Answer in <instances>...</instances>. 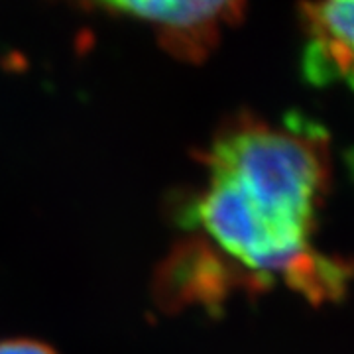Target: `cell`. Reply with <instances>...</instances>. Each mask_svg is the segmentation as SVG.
<instances>
[{"instance_id":"obj_1","label":"cell","mask_w":354,"mask_h":354,"mask_svg":"<svg viewBox=\"0 0 354 354\" xmlns=\"http://www.w3.org/2000/svg\"><path fill=\"white\" fill-rule=\"evenodd\" d=\"M199 221L223 250L256 272L313 279L311 232L327 164L304 132L242 122L218 136Z\"/></svg>"},{"instance_id":"obj_2","label":"cell","mask_w":354,"mask_h":354,"mask_svg":"<svg viewBox=\"0 0 354 354\" xmlns=\"http://www.w3.org/2000/svg\"><path fill=\"white\" fill-rule=\"evenodd\" d=\"M106 12L146 24L183 59H201L228 26L239 24L246 0H88Z\"/></svg>"},{"instance_id":"obj_3","label":"cell","mask_w":354,"mask_h":354,"mask_svg":"<svg viewBox=\"0 0 354 354\" xmlns=\"http://www.w3.org/2000/svg\"><path fill=\"white\" fill-rule=\"evenodd\" d=\"M354 0H305L304 71L313 85L353 81Z\"/></svg>"},{"instance_id":"obj_4","label":"cell","mask_w":354,"mask_h":354,"mask_svg":"<svg viewBox=\"0 0 354 354\" xmlns=\"http://www.w3.org/2000/svg\"><path fill=\"white\" fill-rule=\"evenodd\" d=\"M0 354H55L50 346L36 341L0 342Z\"/></svg>"}]
</instances>
